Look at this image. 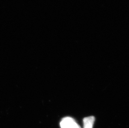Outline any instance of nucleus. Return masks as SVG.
<instances>
[{"label": "nucleus", "instance_id": "1", "mask_svg": "<svg viewBox=\"0 0 129 128\" xmlns=\"http://www.w3.org/2000/svg\"><path fill=\"white\" fill-rule=\"evenodd\" d=\"M75 120L70 117H65L60 122L61 128H71L77 124Z\"/></svg>", "mask_w": 129, "mask_h": 128}, {"label": "nucleus", "instance_id": "2", "mask_svg": "<svg viewBox=\"0 0 129 128\" xmlns=\"http://www.w3.org/2000/svg\"><path fill=\"white\" fill-rule=\"evenodd\" d=\"M95 118L93 116L85 117L83 119L84 128H92Z\"/></svg>", "mask_w": 129, "mask_h": 128}, {"label": "nucleus", "instance_id": "3", "mask_svg": "<svg viewBox=\"0 0 129 128\" xmlns=\"http://www.w3.org/2000/svg\"><path fill=\"white\" fill-rule=\"evenodd\" d=\"M81 128L80 127V126L77 124V125H76L75 126H74V127H73V128Z\"/></svg>", "mask_w": 129, "mask_h": 128}]
</instances>
